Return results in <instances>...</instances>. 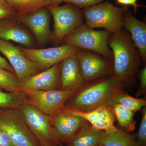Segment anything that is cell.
Wrapping results in <instances>:
<instances>
[{
    "instance_id": "cell-1",
    "label": "cell",
    "mask_w": 146,
    "mask_h": 146,
    "mask_svg": "<svg viewBox=\"0 0 146 146\" xmlns=\"http://www.w3.org/2000/svg\"><path fill=\"white\" fill-rule=\"evenodd\" d=\"M123 85L111 74L89 82L66 102L65 108L73 111L88 112L99 108L112 107L117 94L123 89Z\"/></svg>"
},
{
    "instance_id": "cell-2",
    "label": "cell",
    "mask_w": 146,
    "mask_h": 146,
    "mask_svg": "<svg viewBox=\"0 0 146 146\" xmlns=\"http://www.w3.org/2000/svg\"><path fill=\"white\" fill-rule=\"evenodd\" d=\"M108 44L112 50L114 60L112 74L125 87L135 78L142 60L141 55L131 36L122 30L111 34Z\"/></svg>"
},
{
    "instance_id": "cell-3",
    "label": "cell",
    "mask_w": 146,
    "mask_h": 146,
    "mask_svg": "<svg viewBox=\"0 0 146 146\" xmlns=\"http://www.w3.org/2000/svg\"><path fill=\"white\" fill-rule=\"evenodd\" d=\"M111 35L106 30H95L83 24L65 36L61 43L80 49L91 51L100 54L108 60H112L113 55L108 44Z\"/></svg>"
},
{
    "instance_id": "cell-4",
    "label": "cell",
    "mask_w": 146,
    "mask_h": 146,
    "mask_svg": "<svg viewBox=\"0 0 146 146\" xmlns=\"http://www.w3.org/2000/svg\"><path fill=\"white\" fill-rule=\"evenodd\" d=\"M127 11V7H117L104 1L84 8L82 15L88 27L102 28L113 34L121 30Z\"/></svg>"
},
{
    "instance_id": "cell-5",
    "label": "cell",
    "mask_w": 146,
    "mask_h": 146,
    "mask_svg": "<svg viewBox=\"0 0 146 146\" xmlns=\"http://www.w3.org/2000/svg\"><path fill=\"white\" fill-rule=\"evenodd\" d=\"M47 7L54 22L50 40L55 44L61 43L65 36L84 24L82 12L72 5H51Z\"/></svg>"
},
{
    "instance_id": "cell-6",
    "label": "cell",
    "mask_w": 146,
    "mask_h": 146,
    "mask_svg": "<svg viewBox=\"0 0 146 146\" xmlns=\"http://www.w3.org/2000/svg\"><path fill=\"white\" fill-rule=\"evenodd\" d=\"M18 110L39 146L59 144L56 136L51 118L28 103L23 105Z\"/></svg>"
},
{
    "instance_id": "cell-7",
    "label": "cell",
    "mask_w": 146,
    "mask_h": 146,
    "mask_svg": "<svg viewBox=\"0 0 146 146\" xmlns=\"http://www.w3.org/2000/svg\"><path fill=\"white\" fill-rule=\"evenodd\" d=\"M0 127L14 146H39L18 109L0 108Z\"/></svg>"
},
{
    "instance_id": "cell-8",
    "label": "cell",
    "mask_w": 146,
    "mask_h": 146,
    "mask_svg": "<svg viewBox=\"0 0 146 146\" xmlns=\"http://www.w3.org/2000/svg\"><path fill=\"white\" fill-rule=\"evenodd\" d=\"M27 103L37 108L52 119L65 107V103L75 93L65 90L25 91Z\"/></svg>"
},
{
    "instance_id": "cell-9",
    "label": "cell",
    "mask_w": 146,
    "mask_h": 146,
    "mask_svg": "<svg viewBox=\"0 0 146 146\" xmlns=\"http://www.w3.org/2000/svg\"><path fill=\"white\" fill-rule=\"evenodd\" d=\"M18 48L27 59L37 65L41 72L67 58L76 54L80 50L67 44L48 48L35 49L21 46Z\"/></svg>"
},
{
    "instance_id": "cell-10",
    "label": "cell",
    "mask_w": 146,
    "mask_h": 146,
    "mask_svg": "<svg viewBox=\"0 0 146 146\" xmlns=\"http://www.w3.org/2000/svg\"><path fill=\"white\" fill-rule=\"evenodd\" d=\"M99 54L83 49L77 53L80 72L86 83L112 74L113 63Z\"/></svg>"
},
{
    "instance_id": "cell-11",
    "label": "cell",
    "mask_w": 146,
    "mask_h": 146,
    "mask_svg": "<svg viewBox=\"0 0 146 146\" xmlns=\"http://www.w3.org/2000/svg\"><path fill=\"white\" fill-rule=\"evenodd\" d=\"M50 15L47 7H43L22 16L17 15L14 19L30 29L38 44L43 47L50 41Z\"/></svg>"
},
{
    "instance_id": "cell-12",
    "label": "cell",
    "mask_w": 146,
    "mask_h": 146,
    "mask_svg": "<svg viewBox=\"0 0 146 146\" xmlns=\"http://www.w3.org/2000/svg\"><path fill=\"white\" fill-rule=\"evenodd\" d=\"M0 52L10 62L19 82L41 72L37 65L27 59L18 47L15 46L9 41L0 39Z\"/></svg>"
},
{
    "instance_id": "cell-13",
    "label": "cell",
    "mask_w": 146,
    "mask_h": 146,
    "mask_svg": "<svg viewBox=\"0 0 146 146\" xmlns=\"http://www.w3.org/2000/svg\"><path fill=\"white\" fill-rule=\"evenodd\" d=\"M61 62L46 70L30 76L19 83V90L25 91L60 90Z\"/></svg>"
},
{
    "instance_id": "cell-14",
    "label": "cell",
    "mask_w": 146,
    "mask_h": 146,
    "mask_svg": "<svg viewBox=\"0 0 146 146\" xmlns=\"http://www.w3.org/2000/svg\"><path fill=\"white\" fill-rule=\"evenodd\" d=\"M52 122L59 144L71 139L87 122L84 118L71 113L65 108L52 119Z\"/></svg>"
},
{
    "instance_id": "cell-15",
    "label": "cell",
    "mask_w": 146,
    "mask_h": 146,
    "mask_svg": "<svg viewBox=\"0 0 146 146\" xmlns=\"http://www.w3.org/2000/svg\"><path fill=\"white\" fill-rule=\"evenodd\" d=\"M60 90L76 93L86 82L82 76L76 54L61 61L60 73Z\"/></svg>"
},
{
    "instance_id": "cell-16",
    "label": "cell",
    "mask_w": 146,
    "mask_h": 146,
    "mask_svg": "<svg viewBox=\"0 0 146 146\" xmlns=\"http://www.w3.org/2000/svg\"><path fill=\"white\" fill-rule=\"evenodd\" d=\"M0 39L13 41L27 48H31L35 43L30 33L14 18L0 20Z\"/></svg>"
},
{
    "instance_id": "cell-17",
    "label": "cell",
    "mask_w": 146,
    "mask_h": 146,
    "mask_svg": "<svg viewBox=\"0 0 146 146\" xmlns=\"http://www.w3.org/2000/svg\"><path fill=\"white\" fill-rule=\"evenodd\" d=\"M67 109L74 115L84 118L98 130L108 133L117 130V127L114 125V123L116 121V117L112 107L103 106L88 112H78Z\"/></svg>"
},
{
    "instance_id": "cell-18",
    "label": "cell",
    "mask_w": 146,
    "mask_h": 146,
    "mask_svg": "<svg viewBox=\"0 0 146 146\" xmlns=\"http://www.w3.org/2000/svg\"><path fill=\"white\" fill-rule=\"evenodd\" d=\"M123 27L131 34L133 44L137 48L142 60L146 61V25L127 11L124 18Z\"/></svg>"
},
{
    "instance_id": "cell-19",
    "label": "cell",
    "mask_w": 146,
    "mask_h": 146,
    "mask_svg": "<svg viewBox=\"0 0 146 146\" xmlns=\"http://www.w3.org/2000/svg\"><path fill=\"white\" fill-rule=\"evenodd\" d=\"M104 132L95 128L87 122L74 136L64 143L66 146H97Z\"/></svg>"
},
{
    "instance_id": "cell-20",
    "label": "cell",
    "mask_w": 146,
    "mask_h": 146,
    "mask_svg": "<svg viewBox=\"0 0 146 146\" xmlns=\"http://www.w3.org/2000/svg\"><path fill=\"white\" fill-rule=\"evenodd\" d=\"M99 146H141L135 135L117 127L111 132L104 131L100 141Z\"/></svg>"
},
{
    "instance_id": "cell-21",
    "label": "cell",
    "mask_w": 146,
    "mask_h": 146,
    "mask_svg": "<svg viewBox=\"0 0 146 146\" xmlns=\"http://www.w3.org/2000/svg\"><path fill=\"white\" fill-rule=\"evenodd\" d=\"M19 16L51 5H59L60 0H5Z\"/></svg>"
},
{
    "instance_id": "cell-22",
    "label": "cell",
    "mask_w": 146,
    "mask_h": 146,
    "mask_svg": "<svg viewBox=\"0 0 146 146\" xmlns=\"http://www.w3.org/2000/svg\"><path fill=\"white\" fill-rule=\"evenodd\" d=\"M26 103L27 96L23 91L9 92L0 89V108L19 109Z\"/></svg>"
},
{
    "instance_id": "cell-23",
    "label": "cell",
    "mask_w": 146,
    "mask_h": 146,
    "mask_svg": "<svg viewBox=\"0 0 146 146\" xmlns=\"http://www.w3.org/2000/svg\"><path fill=\"white\" fill-rule=\"evenodd\" d=\"M115 113L116 121L123 130L127 132L133 131L135 129L136 121L133 119L135 113L123 107L121 105L115 103L112 106Z\"/></svg>"
},
{
    "instance_id": "cell-24",
    "label": "cell",
    "mask_w": 146,
    "mask_h": 146,
    "mask_svg": "<svg viewBox=\"0 0 146 146\" xmlns=\"http://www.w3.org/2000/svg\"><path fill=\"white\" fill-rule=\"evenodd\" d=\"M115 103L119 104L125 109L136 113L141 110L146 106V101L144 98H137L129 96L125 91H119L114 98Z\"/></svg>"
},
{
    "instance_id": "cell-25",
    "label": "cell",
    "mask_w": 146,
    "mask_h": 146,
    "mask_svg": "<svg viewBox=\"0 0 146 146\" xmlns=\"http://www.w3.org/2000/svg\"><path fill=\"white\" fill-rule=\"evenodd\" d=\"M19 83L15 73L0 67V89L9 92L20 91Z\"/></svg>"
},
{
    "instance_id": "cell-26",
    "label": "cell",
    "mask_w": 146,
    "mask_h": 146,
    "mask_svg": "<svg viewBox=\"0 0 146 146\" xmlns=\"http://www.w3.org/2000/svg\"><path fill=\"white\" fill-rule=\"evenodd\" d=\"M142 119L140 127L135 136L138 143L141 146L146 145V108L141 110Z\"/></svg>"
},
{
    "instance_id": "cell-27",
    "label": "cell",
    "mask_w": 146,
    "mask_h": 146,
    "mask_svg": "<svg viewBox=\"0 0 146 146\" xmlns=\"http://www.w3.org/2000/svg\"><path fill=\"white\" fill-rule=\"evenodd\" d=\"M18 15L5 0H0V20L5 18H15Z\"/></svg>"
},
{
    "instance_id": "cell-28",
    "label": "cell",
    "mask_w": 146,
    "mask_h": 146,
    "mask_svg": "<svg viewBox=\"0 0 146 146\" xmlns=\"http://www.w3.org/2000/svg\"><path fill=\"white\" fill-rule=\"evenodd\" d=\"M60 2L70 4L78 8H86L88 7L98 4L106 0H60Z\"/></svg>"
},
{
    "instance_id": "cell-29",
    "label": "cell",
    "mask_w": 146,
    "mask_h": 146,
    "mask_svg": "<svg viewBox=\"0 0 146 146\" xmlns=\"http://www.w3.org/2000/svg\"><path fill=\"white\" fill-rule=\"evenodd\" d=\"M140 85L136 93L137 98L146 95V67L143 68L139 74Z\"/></svg>"
},
{
    "instance_id": "cell-30",
    "label": "cell",
    "mask_w": 146,
    "mask_h": 146,
    "mask_svg": "<svg viewBox=\"0 0 146 146\" xmlns=\"http://www.w3.org/2000/svg\"><path fill=\"white\" fill-rule=\"evenodd\" d=\"M0 146H14L8 134L1 127H0Z\"/></svg>"
},
{
    "instance_id": "cell-31",
    "label": "cell",
    "mask_w": 146,
    "mask_h": 146,
    "mask_svg": "<svg viewBox=\"0 0 146 146\" xmlns=\"http://www.w3.org/2000/svg\"><path fill=\"white\" fill-rule=\"evenodd\" d=\"M0 67L12 72L15 73L12 66L8 63L7 60H6L4 58L2 57L1 56H0Z\"/></svg>"
},
{
    "instance_id": "cell-32",
    "label": "cell",
    "mask_w": 146,
    "mask_h": 146,
    "mask_svg": "<svg viewBox=\"0 0 146 146\" xmlns=\"http://www.w3.org/2000/svg\"><path fill=\"white\" fill-rule=\"evenodd\" d=\"M117 1L118 3L120 4L133 6L135 10H136L139 7L137 4V0H117Z\"/></svg>"
},
{
    "instance_id": "cell-33",
    "label": "cell",
    "mask_w": 146,
    "mask_h": 146,
    "mask_svg": "<svg viewBox=\"0 0 146 146\" xmlns=\"http://www.w3.org/2000/svg\"><path fill=\"white\" fill-rule=\"evenodd\" d=\"M47 146H63L62 145H61L60 144H54V145H48Z\"/></svg>"
},
{
    "instance_id": "cell-34",
    "label": "cell",
    "mask_w": 146,
    "mask_h": 146,
    "mask_svg": "<svg viewBox=\"0 0 146 146\" xmlns=\"http://www.w3.org/2000/svg\"><path fill=\"white\" fill-rule=\"evenodd\" d=\"M97 146H99L98 145Z\"/></svg>"
},
{
    "instance_id": "cell-35",
    "label": "cell",
    "mask_w": 146,
    "mask_h": 146,
    "mask_svg": "<svg viewBox=\"0 0 146 146\" xmlns=\"http://www.w3.org/2000/svg\"></svg>"
}]
</instances>
